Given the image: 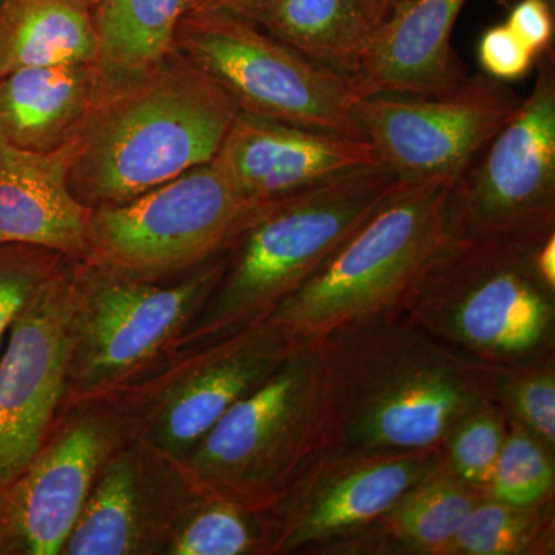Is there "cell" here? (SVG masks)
I'll return each mask as SVG.
<instances>
[{
	"label": "cell",
	"instance_id": "cell-1",
	"mask_svg": "<svg viewBox=\"0 0 555 555\" xmlns=\"http://www.w3.org/2000/svg\"><path fill=\"white\" fill-rule=\"evenodd\" d=\"M315 346L323 447L429 451L496 403L494 364L462 356L400 310L345 324Z\"/></svg>",
	"mask_w": 555,
	"mask_h": 555
},
{
	"label": "cell",
	"instance_id": "cell-2",
	"mask_svg": "<svg viewBox=\"0 0 555 555\" xmlns=\"http://www.w3.org/2000/svg\"><path fill=\"white\" fill-rule=\"evenodd\" d=\"M240 116L214 80L177 50L139 75L102 79L73 139L68 185L83 206H119L210 163Z\"/></svg>",
	"mask_w": 555,
	"mask_h": 555
},
{
	"label": "cell",
	"instance_id": "cell-3",
	"mask_svg": "<svg viewBox=\"0 0 555 555\" xmlns=\"http://www.w3.org/2000/svg\"><path fill=\"white\" fill-rule=\"evenodd\" d=\"M400 181L379 164L278 201L230 247L224 273L169 356L266 320L334 257Z\"/></svg>",
	"mask_w": 555,
	"mask_h": 555
},
{
	"label": "cell",
	"instance_id": "cell-4",
	"mask_svg": "<svg viewBox=\"0 0 555 555\" xmlns=\"http://www.w3.org/2000/svg\"><path fill=\"white\" fill-rule=\"evenodd\" d=\"M540 243L503 235L452 236L401 312L480 363L513 366L554 352L555 288L535 268Z\"/></svg>",
	"mask_w": 555,
	"mask_h": 555
},
{
	"label": "cell",
	"instance_id": "cell-5",
	"mask_svg": "<svg viewBox=\"0 0 555 555\" xmlns=\"http://www.w3.org/2000/svg\"><path fill=\"white\" fill-rule=\"evenodd\" d=\"M447 178L400 181L385 203L315 275L266 320L294 345H315L328 332L403 309L454 233Z\"/></svg>",
	"mask_w": 555,
	"mask_h": 555
},
{
	"label": "cell",
	"instance_id": "cell-6",
	"mask_svg": "<svg viewBox=\"0 0 555 555\" xmlns=\"http://www.w3.org/2000/svg\"><path fill=\"white\" fill-rule=\"evenodd\" d=\"M228 254L160 281L73 259L62 408L130 385L169 356L224 273Z\"/></svg>",
	"mask_w": 555,
	"mask_h": 555
},
{
	"label": "cell",
	"instance_id": "cell-7",
	"mask_svg": "<svg viewBox=\"0 0 555 555\" xmlns=\"http://www.w3.org/2000/svg\"><path fill=\"white\" fill-rule=\"evenodd\" d=\"M320 448V352L305 345L233 404L181 462L206 494L266 511Z\"/></svg>",
	"mask_w": 555,
	"mask_h": 555
},
{
	"label": "cell",
	"instance_id": "cell-8",
	"mask_svg": "<svg viewBox=\"0 0 555 555\" xmlns=\"http://www.w3.org/2000/svg\"><path fill=\"white\" fill-rule=\"evenodd\" d=\"M278 201L246 198L214 158L129 203L91 208L82 259L142 280H171L229 251Z\"/></svg>",
	"mask_w": 555,
	"mask_h": 555
},
{
	"label": "cell",
	"instance_id": "cell-9",
	"mask_svg": "<svg viewBox=\"0 0 555 555\" xmlns=\"http://www.w3.org/2000/svg\"><path fill=\"white\" fill-rule=\"evenodd\" d=\"M175 50L214 80L241 115L366 139L350 108L349 80L247 17L199 3L179 22Z\"/></svg>",
	"mask_w": 555,
	"mask_h": 555
},
{
	"label": "cell",
	"instance_id": "cell-10",
	"mask_svg": "<svg viewBox=\"0 0 555 555\" xmlns=\"http://www.w3.org/2000/svg\"><path fill=\"white\" fill-rule=\"evenodd\" d=\"M137 436L119 393L62 408L31 462L0 486V555H61L101 470Z\"/></svg>",
	"mask_w": 555,
	"mask_h": 555
},
{
	"label": "cell",
	"instance_id": "cell-11",
	"mask_svg": "<svg viewBox=\"0 0 555 555\" xmlns=\"http://www.w3.org/2000/svg\"><path fill=\"white\" fill-rule=\"evenodd\" d=\"M297 347L262 320L166 357L113 392L133 411L139 436L164 454L184 460L219 418L268 382Z\"/></svg>",
	"mask_w": 555,
	"mask_h": 555
},
{
	"label": "cell",
	"instance_id": "cell-12",
	"mask_svg": "<svg viewBox=\"0 0 555 555\" xmlns=\"http://www.w3.org/2000/svg\"><path fill=\"white\" fill-rule=\"evenodd\" d=\"M537 79L516 115L455 179L454 236L543 241L555 233V57H537Z\"/></svg>",
	"mask_w": 555,
	"mask_h": 555
},
{
	"label": "cell",
	"instance_id": "cell-13",
	"mask_svg": "<svg viewBox=\"0 0 555 555\" xmlns=\"http://www.w3.org/2000/svg\"><path fill=\"white\" fill-rule=\"evenodd\" d=\"M443 451L318 449L272 506L270 554H328L378 520L440 463Z\"/></svg>",
	"mask_w": 555,
	"mask_h": 555
},
{
	"label": "cell",
	"instance_id": "cell-14",
	"mask_svg": "<svg viewBox=\"0 0 555 555\" xmlns=\"http://www.w3.org/2000/svg\"><path fill=\"white\" fill-rule=\"evenodd\" d=\"M521 101L502 80L477 76L441 96L375 94L353 102L352 113L382 163L401 181H455Z\"/></svg>",
	"mask_w": 555,
	"mask_h": 555
},
{
	"label": "cell",
	"instance_id": "cell-15",
	"mask_svg": "<svg viewBox=\"0 0 555 555\" xmlns=\"http://www.w3.org/2000/svg\"><path fill=\"white\" fill-rule=\"evenodd\" d=\"M199 495L181 460L131 438L101 470L61 555H164Z\"/></svg>",
	"mask_w": 555,
	"mask_h": 555
},
{
	"label": "cell",
	"instance_id": "cell-16",
	"mask_svg": "<svg viewBox=\"0 0 555 555\" xmlns=\"http://www.w3.org/2000/svg\"><path fill=\"white\" fill-rule=\"evenodd\" d=\"M72 261L25 306L0 352V486L31 462L64 401Z\"/></svg>",
	"mask_w": 555,
	"mask_h": 555
},
{
	"label": "cell",
	"instance_id": "cell-17",
	"mask_svg": "<svg viewBox=\"0 0 555 555\" xmlns=\"http://www.w3.org/2000/svg\"><path fill=\"white\" fill-rule=\"evenodd\" d=\"M246 198L270 203L379 166L367 139L241 115L215 156Z\"/></svg>",
	"mask_w": 555,
	"mask_h": 555
},
{
	"label": "cell",
	"instance_id": "cell-18",
	"mask_svg": "<svg viewBox=\"0 0 555 555\" xmlns=\"http://www.w3.org/2000/svg\"><path fill=\"white\" fill-rule=\"evenodd\" d=\"M466 0H403L393 5L374 46L349 79V102L375 94L441 96L466 79L451 47Z\"/></svg>",
	"mask_w": 555,
	"mask_h": 555
},
{
	"label": "cell",
	"instance_id": "cell-19",
	"mask_svg": "<svg viewBox=\"0 0 555 555\" xmlns=\"http://www.w3.org/2000/svg\"><path fill=\"white\" fill-rule=\"evenodd\" d=\"M72 158L73 141L36 153L0 139V241L86 257L91 208L69 190Z\"/></svg>",
	"mask_w": 555,
	"mask_h": 555
},
{
	"label": "cell",
	"instance_id": "cell-20",
	"mask_svg": "<svg viewBox=\"0 0 555 555\" xmlns=\"http://www.w3.org/2000/svg\"><path fill=\"white\" fill-rule=\"evenodd\" d=\"M102 87L98 64L51 65L0 78V139L13 147L49 153L73 141Z\"/></svg>",
	"mask_w": 555,
	"mask_h": 555
},
{
	"label": "cell",
	"instance_id": "cell-21",
	"mask_svg": "<svg viewBox=\"0 0 555 555\" xmlns=\"http://www.w3.org/2000/svg\"><path fill=\"white\" fill-rule=\"evenodd\" d=\"M485 496L483 489L456 477L441 456L378 520L328 554L454 555L456 535Z\"/></svg>",
	"mask_w": 555,
	"mask_h": 555
},
{
	"label": "cell",
	"instance_id": "cell-22",
	"mask_svg": "<svg viewBox=\"0 0 555 555\" xmlns=\"http://www.w3.org/2000/svg\"><path fill=\"white\" fill-rule=\"evenodd\" d=\"M393 0H272L255 24L321 67L356 76Z\"/></svg>",
	"mask_w": 555,
	"mask_h": 555
},
{
	"label": "cell",
	"instance_id": "cell-23",
	"mask_svg": "<svg viewBox=\"0 0 555 555\" xmlns=\"http://www.w3.org/2000/svg\"><path fill=\"white\" fill-rule=\"evenodd\" d=\"M93 7L82 0H3L0 78L21 68L98 64Z\"/></svg>",
	"mask_w": 555,
	"mask_h": 555
},
{
	"label": "cell",
	"instance_id": "cell-24",
	"mask_svg": "<svg viewBox=\"0 0 555 555\" xmlns=\"http://www.w3.org/2000/svg\"><path fill=\"white\" fill-rule=\"evenodd\" d=\"M204 0H98L102 79L118 80L156 67L175 51L179 22Z\"/></svg>",
	"mask_w": 555,
	"mask_h": 555
},
{
	"label": "cell",
	"instance_id": "cell-25",
	"mask_svg": "<svg viewBox=\"0 0 555 555\" xmlns=\"http://www.w3.org/2000/svg\"><path fill=\"white\" fill-rule=\"evenodd\" d=\"M555 500L511 505L485 496L455 540L454 555H554Z\"/></svg>",
	"mask_w": 555,
	"mask_h": 555
},
{
	"label": "cell",
	"instance_id": "cell-26",
	"mask_svg": "<svg viewBox=\"0 0 555 555\" xmlns=\"http://www.w3.org/2000/svg\"><path fill=\"white\" fill-rule=\"evenodd\" d=\"M264 511H251L201 491L164 555H269Z\"/></svg>",
	"mask_w": 555,
	"mask_h": 555
},
{
	"label": "cell",
	"instance_id": "cell-27",
	"mask_svg": "<svg viewBox=\"0 0 555 555\" xmlns=\"http://www.w3.org/2000/svg\"><path fill=\"white\" fill-rule=\"evenodd\" d=\"M555 352V350H554ZM494 366L496 404L555 452V353Z\"/></svg>",
	"mask_w": 555,
	"mask_h": 555
},
{
	"label": "cell",
	"instance_id": "cell-28",
	"mask_svg": "<svg viewBox=\"0 0 555 555\" xmlns=\"http://www.w3.org/2000/svg\"><path fill=\"white\" fill-rule=\"evenodd\" d=\"M555 452L507 416L502 451L488 496L511 505H532L555 492Z\"/></svg>",
	"mask_w": 555,
	"mask_h": 555
},
{
	"label": "cell",
	"instance_id": "cell-29",
	"mask_svg": "<svg viewBox=\"0 0 555 555\" xmlns=\"http://www.w3.org/2000/svg\"><path fill=\"white\" fill-rule=\"evenodd\" d=\"M506 429V412L496 403L466 416L441 444L449 469L488 494Z\"/></svg>",
	"mask_w": 555,
	"mask_h": 555
},
{
	"label": "cell",
	"instance_id": "cell-30",
	"mask_svg": "<svg viewBox=\"0 0 555 555\" xmlns=\"http://www.w3.org/2000/svg\"><path fill=\"white\" fill-rule=\"evenodd\" d=\"M69 261L51 248L0 241V352L14 320Z\"/></svg>",
	"mask_w": 555,
	"mask_h": 555
},
{
	"label": "cell",
	"instance_id": "cell-31",
	"mask_svg": "<svg viewBox=\"0 0 555 555\" xmlns=\"http://www.w3.org/2000/svg\"><path fill=\"white\" fill-rule=\"evenodd\" d=\"M478 60L489 78L505 82L528 75L535 56L505 24L485 33L478 46Z\"/></svg>",
	"mask_w": 555,
	"mask_h": 555
},
{
	"label": "cell",
	"instance_id": "cell-32",
	"mask_svg": "<svg viewBox=\"0 0 555 555\" xmlns=\"http://www.w3.org/2000/svg\"><path fill=\"white\" fill-rule=\"evenodd\" d=\"M518 39L534 54L553 50L554 17L550 0H520L506 22Z\"/></svg>",
	"mask_w": 555,
	"mask_h": 555
},
{
	"label": "cell",
	"instance_id": "cell-33",
	"mask_svg": "<svg viewBox=\"0 0 555 555\" xmlns=\"http://www.w3.org/2000/svg\"><path fill=\"white\" fill-rule=\"evenodd\" d=\"M535 268L547 286L555 288V233L537 247Z\"/></svg>",
	"mask_w": 555,
	"mask_h": 555
},
{
	"label": "cell",
	"instance_id": "cell-34",
	"mask_svg": "<svg viewBox=\"0 0 555 555\" xmlns=\"http://www.w3.org/2000/svg\"><path fill=\"white\" fill-rule=\"evenodd\" d=\"M204 2L214 3V5L233 11L240 16L254 21L272 0H204Z\"/></svg>",
	"mask_w": 555,
	"mask_h": 555
},
{
	"label": "cell",
	"instance_id": "cell-35",
	"mask_svg": "<svg viewBox=\"0 0 555 555\" xmlns=\"http://www.w3.org/2000/svg\"><path fill=\"white\" fill-rule=\"evenodd\" d=\"M82 2L89 3V5L94 7L98 3V0H82Z\"/></svg>",
	"mask_w": 555,
	"mask_h": 555
},
{
	"label": "cell",
	"instance_id": "cell-36",
	"mask_svg": "<svg viewBox=\"0 0 555 555\" xmlns=\"http://www.w3.org/2000/svg\"><path fill=\"white\" fill-rule=\"evenodd\" d=\"M3 0H0V7H2Z\"/></svg>",
	"mask_w": 555,
	"mask_h": 555
},
{
	"label": "cell",
	"instance_id": "cell-37",
	"mask_svg": "<svg viewBox=\"0 0 555 555\" xmlns=\"http://www.w3.org/2000/svg\"><path fill=\"white\" fill-rule=\"evenodd\" d=\"M398 2H403V0H398ZM398 2H397V3H398Z\"/></svg>",
	"mask_w": 555,
	"mask_h": 555
},
{
	"label": "cell",
	"instance_id": "cell-38",
	"mask_svg": "<svg viewBox=\"0 0 555 555\" xmlns=\"http://www.w3.org/2000/svg\"><path fill=\"white\" fill-rule=\"evenodd\" d=\"M393 2H396V3H397V2H398V0H393Z\"/></svg>",
	"mask_w": 555,
	"mask_h": 555
}]
</instances>
